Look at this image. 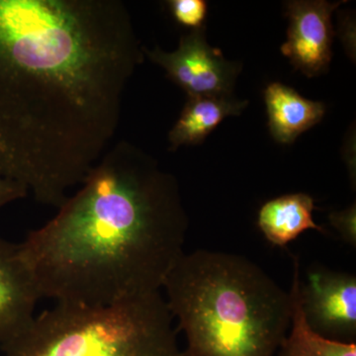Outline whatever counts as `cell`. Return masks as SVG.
I'll return each instance as SVG.
<instances>
[{
	"label": "cell",
	"instance_id": "cell-7",
	"mask_svg": "<svg viewBox=\"0 0 356 356\" xmlns=\"http://www.w3.org/2000/svg\"><path fill=\"white\" fill-rule=\"evenodd\" d=\"M343 2H287L289 26L287 41L281 47V53L306 76H320L330 67L334 37L332 15Z\"/></svg>",
	"mask_w": 356,
	"mask_h": 356
},
{
	"label": "cell",
	"instance_id": "cell-13",
	"mask_svg": "<svg viewBox=\"0 0 356 356\" xmlns=\"http://www.w3.org/2000/svg\"><path fill=\"white\" fill-rule=\"evenodd\" d=\"M168 6L178 24L191 30L203 27L208 11L205 0H172Z\"/></svg>",
	"mask_w": 356,
	"mask_h": 356
},
{
	"label": "cell",
	"instance_id": "cell-6",
	"mask_svg": "<svg viewBox=\"0 0 356 356\" xmlns=\"http://www.w3.org/2000/svg\"><path fill=\"white\" fill-rule=\"evenodd\" d=\"M302 309L314 332L337 341L356 337V278L350 273L312 270L300 281Z\"/></svg>",
	"mask_w": 356,
	"mask_h": 356
},
{
	"label": "cell",
	"instance_id": "cell-9",
	"mask_svg": "<svg viewBox=\"0 0 356 356\" xmlns=\"http://www.w3.org/2000/svg\"><path fill=\"white\" fill-rule=\"evenodd\" d=\"M264 102L269 130L280 144H291L301 134L320 123L325 114L324 103L307 99L280 83L266 86Z\"/></svg>",
	"mask_w": 356,
	"mask_h": 356
},
{
	"label": "cell",
	"instance_id": "cell-15",
	"mask_svg": "<svg viewBox=\"0 0 356 356\" xmlns=\"http://www.w3.org/2000/svg\"><path fill=\"white\" fill-rule=\"evenodd\" d=\"M28 192L21 185L0 177V210L9 204L27 196Z\"/></svg>",
	"mask_w": 356,
	"mask_h": 356
},
{
	"label": "cell",
	"instance_id": "cell-10",
	"mask_svg": "<svg viewBox=\"0 0 356 356\" xmlns=\"http://www.w3.org/2000/svg\"><path fill=\"white\" fill-rule=\"evenodd\" d=\"M248 104V100L238 99L234 95L188 97L168 134L170 149L201 144L224 119L242 114Z\"/></svg>",
	"mask_w": 356,
	"mask_h": 356
},
{
	"label": "cell",
	"instance_id": "cell-11",
	"mask_svg": "<svg viewBox=\"0 0 356 356\" xmlns=\"http://www.w3.org/2000/svg\"><path fill=\"white\" fill-rule=\"evenodd\" d=\"M314 199L309 194H286L264 204L257 222L269 243L285 247L308 229L325 233V229L314 221Z\"/></svg>",
	"mask_w": 356,
	"mask_h": 356
},
{
	"label": "cell",
	"instance_id": "cell-4",
	"mask_svg": "<svg viewBox=\"0 0 356 356\" xmlns=\"http://www.w3.org/2000/svg\"><path fill=\"white\" fill-rule=\"evenodd\" d=\"M161 293L108 304H56L1 346L4 356H184Z\"/></svg>",
	"mask_w": 356,
	"mask_h": 356
},
{
	"label": "cell",
	"instance_id": "cell-8",
	"mask_svg": "<svg viewBox=\"0 0 356 356\" xmlns=\"http://www.w3.org/2000/svg\"><path fill=\"white\" fill-rule=\"evenodd\" d=\"M40 299L39 288L21 257L18 243L0 238V346L29 327Z\"/></svg>",
	"mask_w": 356,
	"mask_h": 356
},
{
	"label": "cell",
	"instance_id": "cell-5",
	"mask_svg": "<svg viewBox=\"0 0 356 356\" xmlns=\"http://www.w3.org/2000/svg\"><path fill=\"white\" fill-rule=\"evenodd\" d=\"M145 55L165 70L170 79L188 97L233 95L242 64L232 62L206 40L205 26L180 38L177 50L165 51L143 47Z\"/></svg>",
	"mask_w": 356,
	"mask_h": 356
},
{
	"label": "cell",
	"instance_id": "cell-2",
	"mask_svg": "<svg viewBox=\"0 0 356 356\" xmlns=\"http://www.w3.org/2000/svg\"><path fill=\"white\" fill-rule=\"evenodd\" d=\"M81 185L18 243L42 298L100 306L159 292L188 229L177 178L120 140Z\"/></svg>",
	"mask_w": 356,
	"mask_h": 356
},
{
	"label": "cell",
	"instance_id": "cell-12",
	"mask_svg": "<svg viewBox=\"0 0 356 356\" xmlns=\"http://www.w3.org/2000/svg\"><path fill=\"white\" fill-rule=\"evenodd\" d=\"M293 281L289 290L292 299L290 332L280 346V356H356L355 341H337L314 332L307 323L300 295V261L293 257Z\"/></svg>",
	"mask_w": 356,
	"mask_h": 356
},
{
	"label": "cell",
	"instance_id": "cell-1",
	"mask_svg": "<svg viewBox=\"0 0 356 356\" xmlns=\"http://www.w3.org/2000/svg\"><path fill=\"white\" fill-rule=\"evenodd\" d=\"M143 47L120 0H0V177L60 208L111 146Z\"/></svg>",
	"mask_w": 356,
	"mask_h": 356
},
{
	"label": "cell",
	"instance_id": "cell-3",
	"mask_svg": "<svg viewBox=\"0 0 356 356\" xmlns=\"http://www.w3.org/2000/svg\"><path fill=\"white\" fill-rule=\"evenodd\" d=\"M163 288L184 356H273L291 325L290 292L241 255L184 252Z\"/></svg>",
	"mask_w": 356,
	"mask_h": 356
},
{
	"label": "cell",
	"instance_id": "cell-14",
	"mask_svg": "<svg viewBox=\"0 0 356 356\" xmlns=\"http://www.w3.org/2000/svg\"><path fill=\"white\" fill-rule=\"evenodd\" d=\"M330 222L337 233L341 236L344 243L350 247L356 245V208L355 204L341 211H336L330 214Z\"/></svg>",
	"mask_w": 356,
	"mask_h": 356
}]
</instances>
